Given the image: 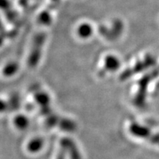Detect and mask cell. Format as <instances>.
Returning a JSON list of instances; mask_svg holds the SVG:
<instances>
[{
    "instance_id": "3",
    "label": "cell",
    "mask_w": 159,
    "mask_h": 159,
    "mask_svg": "<svg viewBox=\"0 0 159 159\" xmlns=\"http://www.w3.org/2000/svg\"><path fill=\"white\" fill-rule=\"evenodd\" d=\"M39 21L40 22L43 24V25H47L50 23L51 17L47 12H43V13H41V15H40Z\"/></svg>"
},
{
    "instance_id": "1",
    "label": "cell",
    "mask_w": 159,
    "mask_h": 159,
    "mask_svg": "<svg viewBox=\"0 0 159 159\" xmlns=\"http://www.w3.org/2000/svg\"><path fill=\"white\" fill-rule=\"evenodd\" d=\"M92 27L90 25L88 24H83L79 27L78 30V35L80 37L83 38V39H87V38L90 37L91 33H92Z\"/></svg>"
},
{
    "instance_id": "2",
    "label": "cell",
    "mask_w": 159,
    "mask_h": 159,
    "mask_svg": "<svg viewBox=\"0 0 159 159\" xmlns=\"http://www.w3.org/2000/svg\"><path fill=\"white\" fill-rule=\"evenodd\" d=\"M119 61L114 56H108L105 60V65L109 69H115L119 66Z\"/></svg>"
}]
</instances>
